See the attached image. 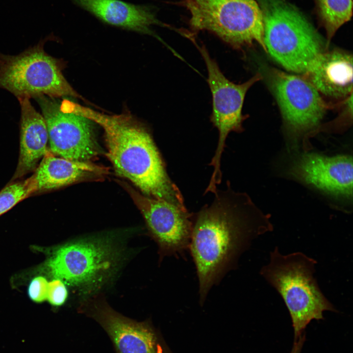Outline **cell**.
I'll return each instance as SVG.
<instances>
[{"instance_id": "7402d4cb", "label": "cell", "mask_w": 353, "mask_h": 353, "mask_svg": "<svg viewBox=\"0 0 353 353\" xmlns=\"http://www.w3.org/2000/svg\"><path fill=\"white\" fill-rule=\"evenodd\" d=\"M305 338V334L303 333L298 339L294 340L293 348L290 353H301Z\"/></svg>"}, {"instance_id": "30bf717a", "label": "cell", "mask_w": 353, "mask_h": 353, "mask_svg": "<svg viewBox=\"0 0 353 353\" xmlns=\"http://www.w3.org/2000/svg\"><path fill=\"white\" fill-rule=\"evenodd\" d=\"M33 99L41 108L53 154L83 162H88L98 154L92 121L63 110L56 98L39 95Z\"/></svg>"}, {"instance_id": "2e32d148", "label": "cell", "mask_w": 353, "mask_h": 353, "mask_svg": "<svg viewBox=\"0 0 353 353\" xmlns=\"http://www.w3.org/2000/svg\"><path fill=\"white\" fill-rule=\"evenodd\" d=\"M106 173L105 168L88 162L57 157L48 151L35 173L27 180L33 193L60 188L88 176Z\"/></svg>"}, {"instance_id": "44dd1931", "label": "cell", "mask_w": 353, "mask_h": 353, "mask_svg": "<svg viewBox=\"0 0 353 353\" xmlns=\"http://www.w3.org/2000/svg\"><path fill=\"white\" fill-rule=\"evenodd\" d=\"M48 283L43 277L33 279L28 287V295L30 299L37 303L45 301L47 298Z\"/></svg>"}, {"instance_id": "3957f363", "label": "cell", "mask_w": 353, "mask_h": 353, "mask_svg": "<svg viewBox=\"0 0 353 353\" xmlns=\"http://www.w3.org/2000/svg\"><path fill=\"white\" fill-rule=\"evenodd\" d=\"M317 262L301 252L281 254L277 247L260 274L283 299L289 311L294 340L313 320L324 319L325 311L337 312L325 297L313 277Z\"/></svg>"}, {"instance_id": "277c9868", "label": "cell", "mask_w": 353, "mask_h": 353, "mask_svg": "<svg viewBox=\"0 0 353 353\" xmlns=\"http://www.w3.org/2000/svg\"><path fill=\"white\" fill-rule=\"evenodd\" d=\"M266 51L287 70L304 74L324 51L313 25L282 0H261Z\"/></svg>"}, {"instance_id": "d6986e66", "label": "cell", "mask_w": 353, "mask_h": 353, "mask_svg": "<svg viewBox=\"0 0 353 353\" xmlns=\"http://www.w3.org/2000/svg\"><path fill=\"white\" fill-rule=\"evenodd\" d=\"M32 194L27 179L6 186L0 191V215Z\"/></svg>"}, {"instance_id": "4fadbf2b", "label": "cell", "mask_w": 353, "mask_h": 353, "mask_svg": "<svg viewBox=\"0 0 353 353\" xmlns=\"http://www.w3.org/2000/svg\"><path fill=\"white\" fill-rule=\"evenodd\" d=\"M84 310L106 331L116 353H173L149 321L129 319L103 303Z\"/></svg>"}, {"instance_id": "ffe728a7", "label": "cell", "mask_w": 353, "mask_h": 353, "mask_svg": "<svg viewBox=\"0 0 353 353\" xmlns=\"http://www.w3.org/2000/svg\"><path fill=\"white\" fill-rule=\"evenodd\" d=\"M65 284L59 279H54L48 283L47 299L52 305L61 306L65 302L68 290Z\"/></svg>"}, {"instance_id": "ac0fdd59", "label": "cell", "mask_w": 353, "mask_h": 353, "mask_svg": "<svg viewBox=\"0 0 353 353\" xmlns=\"http://www.w3.org/2000/svg\"><path fill=\"white\" fill-rule=\"evenodd\" d=\"M318 12L329 42L338 29L352 15V0H316Z\"/></svg>"}, {"instance_id": "7a4b0ae2", "label": "cell", "mask_w": 353, "mask_h": 353, "mask_svg": "<svg viewBox=\"0 0 353 353\" xmlns=\"http://www.w3.org/2000/svg\"><path fill=\"white\" fill-rule=\"evenodd\" d=\"M62 107L102 127L106 155L117 174L131 181L146 196L186 207L151 133L130 113L105 114L68 99L63 100Z\"/></svg>"}, {"instance_id": "5bb4252c", "label": "cell", "mask_w": 353, "mask_h": 353, "mask_svg": "<svg viewBox=\"0 0 353 353\" xmlns=\"http://www.w3.org/2000/svg\"><path fill=\"white\" fill-rule=\"evenodd\" d=\"M320 93L336 99L353 94V57L341 50L323 51L303 74Z\"/></svg>"}, {"instance_id": "9a60e30c", "label": "cell", "mask_w": 353, "mask_h": 353, "mask_svg": "<svg viewBox=\"0 0 353 353\" xmlns=\"http://www.w3.org/2000/svg\"><path fill=\"white\" fill-rule=\"evenodd\" d=\"M71 0L102 22L127 30L152 35L151 26L162 25L151 9L145 5L121 0Z\"/></svg>"}, {"instance_id": "e0dca14e", "label": "cell", "mask_w": 353, "mask_h": 353, "mask_svg": "<svg viewBox=\"0 0 353 353\" xmlns=\"http://www.w3.org/2000/svg\"><path fill=\"white\" fill-rule=\"evenodd\" d=\"M21 107L20 155L13 179L32 171L46 152L48 133L45 120L29 99H18Z\"/></svg>"}, {"instance_id": "7c38bea8", "label": "cell", "mask_w": 353, "mask_h": 353, "mask_svg": "<svg viewBox=\"0 0 353 353\" xmlns=\"http://www.w3.org/2000/svg\"><path fill=\"white\" fill-rule=\"evenodd\" d=\"M291 178L333 198L349 201L353 196V157L303 152L294 157L287 170Z\"/></svg>"}, {"instance_id": "8fae6325", "label": "cell", "mask_w": 353, "mask_h": 353, "mask_svg": "<svg viewBox=\"0 0 353 353\" xmlns=\"http://www.w3.org/2000/svg\"><path fill=\"white\" fill-rule=\"evenodd\" d=\"M122 184L142 214L161 256L177 255L189 248L193 213L165 200L146 196L126 183Z\"/></svg>"}, {"instance_id": "52a82bcc", "label": "cell", "mask_w": 353, "mask_h": 353, "mask_svg": "<svg viewBox=\"0 0 353 353\" xmlns=\"http://www.w3.org/2000/svg\"><path fill=\"white\" fill-rule=\"evenodd\" d=\"M194 31L208 30L236 49L264 43L261 8L254 0H185Z\"/></svg>"}, {"instance_id": "ba28073f", "label": "cell", "mask_w": 353, "mask_h": 353, "mask_svg": "<svg viewBox=\"0 0 353 353\" xmlns=\"http://www.w3.org/2000/svg\"><path fill=\"white\" fill-rule=\"evenodd\" d=\"M196 46L204 62L208 72L207 81L212 97L211 121L217 128L219 138L215 154L209 166L213 171L208 187L215 189L222 181L221 160L226 146V139L230 132H241L244 117L242 113L244 100L250 88L262 78L260 73L248 81L236 84L222 73L216 61L211 58L204 46Z\"/></svg>"}, {"instance_id": "5b68a950", "label": "cell", "mask_w": 353, "mask_h": 353, "mask_svg": "<svg viewBox=\"0 0 353 353\" xmlns=\"http://www.w3.org/2000/svg\"><path fill=\"white\" fill-rule=\"evenodd\" d=\"M122 257L121 251L111 239H83L54 249L46 267L54 279L90 292L101 287L114 276Z\"/></svg>"}, {"instance_id": "9c48e42d", "label": "cell", "mask_w": 353, "mask_h": 353, "mask_svg": "<svg viewBox=\"0 0 353 353\" xmlns=\"http://www.w3.org/2000/svg\"><path fill=\"white\" fill-rule=\"evenodd\" d=\"M264 72L291 140L289 147L295 150L300 137L317 126L330 105L303 76L274 68L267 67Z\"/></svg>"}, {"instance_id": "8992f818", "label": "cell", "mask_w": 353, "mask_h": 353, "mask_svg": "<svg viewBox=\"0 0 353 353\" xmlns=\"http://www.w3.org/2000/svg\"><path fill=\"white\" fill-rule=\"evenodd\" d=\"M48 39L41 40L19 54L0 52V88L17 99L46 95L83 99L64 77L63 62L45 51Z\"/></svg>"}, {"instance_id": "6da1fadb", "label": "cell", "mask_w": 353, "mask_h": 353, "mask_svg": "<svg viewBox=\"0 0 353 353\" xmlns=\"http://www.w3.org/2000/svg\"><path fill=\"white\" fill-rule=\"evenodd\" d=\"M213 202L193 213L189 245L199 282L200 302L232 267L249 239L262 231L258 212L245 193L217 189Z\"/></svg>"}]
</instances>
